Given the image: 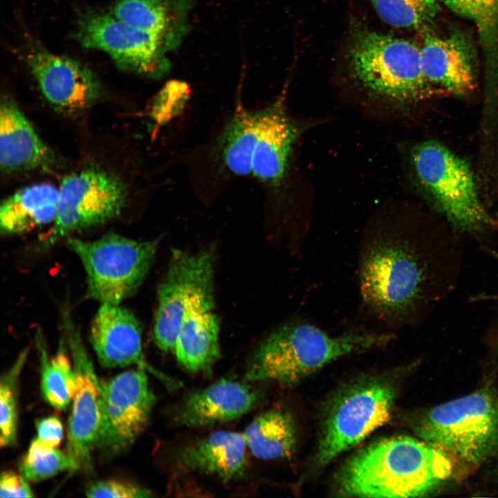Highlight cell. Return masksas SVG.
I'll return each instance as SVG.
<instances>
[{
	"mask_svg": "<svg viewBox=\"0 0 498 498\" xmlns=\"http://www.w3.org/2000/svg\"><path fill=\"white\" fill-rule=\"evenodd\" d=\"M58 194V189L42 183L10 195L0 207L1 232L5 235L21 234L54 221Z\"/></svg>",
	"mask_w": 498,
	"mask_h": 498,
	"instance_id": "7402d4cb",
	"label": "cell"
},
{
	"mask_svg": "<svg viewBox=\"0 0 498 498\" xmlns=\"http://www.w3.org/2000/svg\"><path fill=\"white\" fill-rule=\"evenodd\" d=\"M62 326L71 351L77 382L68 419L66 452L75 470H89L100 432V380L67 306L62 308Z\"/></svg>",
	"mask_w": 498,
	"mask_h": 498,
	"instance_id": "4fadbf2b",
	"label": "cell"
},
{
	"mask_svg": "<svg viewBox=\"0 0 498 498\" xmlns=\"http://www.w3.org/2000/svg\"><path fill=\"white\" fill-rule=\"evenodd\" d=\"M214 293L199 297L181 324L173 353L193 374H210L220 357L219 320L214 311Z\"/></svg>",
	"mask_w": 498,
	"mask_h": 498,
	"instance_id": "d6986e66",
	"label": "cell"
},
{
	"mask_svg": "<svg viewBox=\"0 0 498 498\" xmlns=\"http://www.w3.org/2000/svg\"><path fill=\"white\" fill-rule=\"evenodd\" d=\"M448 453L423 441L397 436L378 441L353 456L340 471V489L360 497H416L451 474Z\"/></svg>",
	"mask_w": 498,
	"mask_h": 498,
	"instance_id": "7a4b0ae2",
	"label": "cell"
},
{
	"mask_svg": "<svg viewBox=\"0 0 498 498\" xmlns=\"http://www.w3.org/2000/svg\"><path fill=\"white\" fill-rule=\"evenodd\" d=\"M395 396L393 384L382 378L359 381L342 391L325 418L316 465H327L386 423Z\"/></svg>",
	"mask_w": 498,
	"mask_h": 498,
	"instance_id": "ba28073f",
	"label": "cell"
},
{
	"mask_svg": "<svg viewBox=\"0 0 498 498\" xmlns=\"http://www.w3.org/2000/svg\"><path fill=\"white\" fill-rule=\"evenodd\" d=\"M187 6L185 0H118L112 15L132 27L164 35L178 44Z\"/></svg>",
	"mask_w": 498,
	"mask_h": 498,
	"instance_id": "603a6c76",
	"label": "cell"
},
{
	"mask_svg": "<svg viewBox=\"0 0 498 498\" xmlns=\"http://www.w3.org/2000/svg\"><path fill=\"white\" fill-rule=\"evenodd\" d=\"M58 192L54 225L41 238L45 249L73 232L100 225L119 216L127 199L125 187L117 177L94 169L67 176Z\"/></svg>",
	"mask_w": 498,
	"mask_h": 498,
	"instance_id": "9c48e42d",
	"label": "cell"
},
{
	"mask_svg": "<svg viewBox=\"0 0 498 498\" xmlns=\"http://www.w3.org/2000/svg\"><path fill=\"white\" fill-rule=\"evenodd\" d=\"M492 326L495 329V331L498 333V316L497 317L495 321L492 323Z\"/></svg>",
	"mask_w": 498,
	"mask_h": 498,
	"instance_id": "836d02e7",
	"label": "cell"
},
{
	"mask_svg": "<svg viewBox=\"0 0 498 498\" xmlns=\"http://www.w3.org/2000/svg\"><path fill=\"white\" fill-rule=\"evenodd\" d=\"M54 157L10 98L0 107V166L5 172L49 167Z\"/></svg>",
	"mask_w": 498,
	"mask_h": 498,
	"instance_id": "44dd1931",
	"label": "cell"
},
{
	"mask_svg": "<svg viewBox=\"0 0 498 498\" xmlns=\"http://www.w3.org/2000/svg\"><path fill=\"white\" fill-rule=\"evenodd\" d=\"M76 38L85 48L109 54L120 68L154 77L167 71L165 53L178 44L164 35L136 28L113 15L98 12L80 18Z\"/></svg>",
	"mask_w": 498,
	"mask_h": 498,
	"instance_id": "8fae6325",
	"label": "cell"
},
{
	"mask_svg": "<svg viewBox=\"0 0 498 498\" xmlns=\"http://www.w3.org/2000/svg\"><path fill=\"white\" fill-rule=\"evenodd\" d=\"M419 49L423 73L432 90L464 95L474 89V59L463 37L426 34Z\"/></svg>",
	"mask_w": 498,
	"mask_h": 498,
	"instance_id": "e0dca14e",
	"label": "cell"
},
{
	"mask_svg": "<svg viewBox=\"0 0 498 498\" xmlns=\"http://www.w3.org/2000/svg\"><path fill=\"white\" fill-rule=\"evenodd\" d=\"M27 62L45 98L62 113L81 112L100 96L98 78L77 60L36 47L28 53Z\"/></svg>",
	"mask_w": 498,
	"mask_h": 498,
	"instance_id": "5bb4252c",
	"label": "cell"
},
{
	"mask_svg": "<svg viewBox=\"0 0 498 498\" xmlns=\"http://www.w3.org/2000/svg\"><path fill=\"white\" fill-rule=\"evenodd\" d=\"M424 441L470 463L498 445V396L487 389L435 406L416 427Z\"/></svg>",
	"mask_w": 498,
	"mask_h": 498,
	"instance_id": "5b68a950",
	"label": "cell"
},
{
	"mask_svg": "<svg viewBox=\"0 0 498 498\" xmlns=\"http://www.w3.org/2000/svg\"><path fill=\"white\" fill-rule=\"evenodd\" d=\"M257 113L252 174L263 182L277 185L286 172L298 131L285 111L283 97Z\"/></svg>",
	"mask_w": 498,
	"mask_h": 498,
	"instance_id": "ffe728a7",
	"label": "cell"
},
{
	"mask_svg": "<svg viewBox=\"0 0 498 498\" xmlns=\"http://www.w3.org/2000/svg\"><path fill=\"white\" fill-rule=\"evenodd\" d=\"M90 341L100 364L106 368L137 365L160 379L168 388L179 382L151 367L142 347V329L135 315L120 304L102 303L90 329Z\"/></svg>",
	"mask_w": 498,
	"mask_h": 498,
	"instance_id": "9a60e30c",
	"label": "cell"
},
{
	"mask_svg": "<svg viewBox=\"0 0 498 498\" xmlns=\"http://www.w3.org/2000/svg\"><path fill=\"white\" fill-rule=\"evenodd\" d=\"M19 469L27 480L41 481L65 470H75L68 454L57 448L42 444L34 439L19 463Z\"/></svg>",
	"mask_w": 498,
	"mask_h": 498,
	"instance_id": "83f0119b",
	"label": "cell"
},
{
	"mask_svg": "<svg viewBox=\"0 0 498 498\" xmlns=\"http://www.w3.org/2000/svg\"><path fill=\"white\" fill-rule=\"evenodd\" d=\"M357 271L363 308L393 333L419 326L452 291L459 250L448 234L382 219L360 238Z\"/></svg>",
	"mask_w": 498,
	"mask_h": 498,
	"instance_id": "6da1fadb",
	"label": "cell"
},
{
	"mask_svg": "<svg viewBox=\"0 0 498 498\" xmlns=\"http://www.w3.org/2000/svg\"><path fill=\"white\" fill-rule=\"evenodd\" d=\"M37 439L42 444L57 448L62 439L63 426L60 420L54 416L42 418L36 423Z\"/></svg>",
	"mask_w": 498,
	"mask_h": 498,
	"instance_id": "d6a6232c",
	"label": "cell"
},
{
	"mask_svg": "<svg viewBox=\"0 0 498 498\" xmlns=\"http://www.w3.org/2000/svg\"><path fill=\"white\" fill-rule=\"evenodd\" d=\"M347 56L357 80L389 100L414 101L432 91L423 73L419 47L408 40L358 26Z\"/></svg>",
	"mask_w": 498,
	"mask_h": 498,
	"instance_id": "277c9868",
	"label": "cell"
},
{
	"mask_svg": "<svg viewBox=\"0 0 498 498\" xmlns=\"http://www.w3.org/2000/svg\"><path fill=\"white\" fill-rule=\"evenodd\" d=\"M246 445L257 458L274 460L291 456L297 443L292 416L282 409H270L257 416L243 432Z\"/></svg>",
	"mask_w": 498,
	"mask_h": 498,
	"instance_id": "cb8c5ba5",
	"label": "cell"
},
{
	"mask_svg": "<svg viewBox=\"0 0 498 498\" xmlns=\"http://www.w3.org/2000/svg\"><path fill=\"white\" fill-rule=\"evenodd\" d=\"M146 370L138 367L100 381V432L98 447L116 453L145 427L156 402Z\"/></svg>",
	"mask_w": 498,
	"mask_h": 498,
	"instance_id": "7c38bea8",
	"label": "cell"
},
{
	"mask_svg": "<svg viewBox=\"0 0 498 498\" xmlns=\"http://www.w3.org/2000/svg\"><path fill=\"white\" fill-rule=\"evenodd\" d=\"M412 163L421 185L456 229L479 234L495 225L479 200L464 160L443 145L427 141L413 149Z\"/></svg>",
	"mask_w": 498,
	"mask_h": 498,
	"instance_id": "52a82bcc",
	"label": "cell"
},
{
	"mask_svg": "<svg viewBox=\"0 0 498 498\" xmlns=\"http://www.w3.org/2000/svg\"><path fill=\"white\" fill-rule=\"evenodd\" d=\"M473 22L477 28L488 66L498 62V0H438Z\"/></svg>",
	"mask_w": 498,
	"mask_h": 498,
	"instance_id": "4316f807",
	"label": "cell"
},
{
	"mask_svg": "<svg viewBox=\"0 0 498 498\" xmlns=\"http://www.w3.org/2000/svg\"><path fill=\"white\" fill-rule=\"evenodd\" d=\"M387 331H351L332 335L304 319L288 321L255 349L245 371L248 382L293 385L342 357L387 346Z\"/></svg>",
	"mask_w": 498,
	"mask_h": 498,
	"instance_id": "3957f363",
	"label": "cell"
},
{
	"mask_svg": "<svg viewBox=\"0 0 498 498\" xmlns=\"http://www.w3.org/2000/svg\"><path fill=\"white\" fill-rule=\"evenodd\" d=\"M257 132V111H238L225 128L218 147L224 165L231 173L252 174Z\"/></svg>",
	"mask_w": 498,
	"mask_h": 498,
	"instance_id": "d4e9b609",
	"label": "cell"
},
{
	"mask_svg": "<svg viewBox=\"0 0 498 498\" xmlns=\"http://www.w3.org/2000/svg\"><path fill=\"white\" fill-rule=\"evenodd\" d=\"M379 17L398 28H415L430 21L439 10L438 0H370Z\"/></svg>",
	"mask_w": 498,
	"mask_h": 498,
	"instance_id": "f546056e",
	"label": "cell"
},
{
	"mask_svg": "<svg viewBox=\"0 0 498 498\" xmlns=\"http://www.w3.org/2000/svg\"><path fill=\"white\" fill-rule=\"evenodd\" d=\"M28 348L18 355L12 366L2 375L0 384V445L16 443L17 430V380L28 355Z\"/></svg>",
	"mask_w": 498,
	"mask_h": 498,
	"instance_id": "f1b7e54d",
	"label": "cell"
},
{
	"mask_svg": "<svg viewBox=\"0 0 498 498\" xmlns=\"http://www.w3.org/2000/svg\"><path fill=\"white\" fill-rule=\"evenodd\" d=\"M67 245L84 268L87 296L100 304H120L143 283L154 260L158 241L109 233L91 241L71 237Z\"/></svg>",
	"mask_w": 498,
	"mask_h": 498,
	"instance_id": "8992f818",
	"label": "cell"
},
{
	"mask_svg": "<svg viewBox=\"0 0 498 498\" xmlns=\"http://www.w3.org/2000/svg\"><path fill=\"white\" fill-rule=\"evenodd\" d=\"M27 479L21 474L12 471H4L1 474L0 497H34Z\"/></svg>",
	"mask_w": 498,
	"mask_h": 498,
	"instance_id": "1f68e13d",
	"label": "cell"
},
{
	"mask_svg": "<svg viewBox=\"0 0 498 498\" xmlns=\"http://www.w3.org/2000/svg\"><path fill=\"white\" fill-rule=\"evenodd\" d=\"M214 254L174 250L158 288L152 338L157 347L172 352L184 315L199 297L214 293Z\"/></svg>",
	"mask_w": 498,
	"mask_h": 498,
	"instance_id": "30bf717a",
	"label": "cell"
},
{
	"mask_svg": "<svg viewBox=\"0 0 498 498\" xmlns=\"http://www.w3.org/2000/svg\"><path fill=\"white\" fill-rule=\"evenodd\" d=\"M36 344L41 360V389L45 400L59 410L66 409L73 399L77 382L75 373L63 342L55 356L47 355L43 334L39 328L36 331Z\"/></svg>",
	"mask_w": 498,
	"mask_h": 498,
	"instance_id": "484cf974",
	"label": "cell"
},
{
	"mask_svg": "<svg viewBox=\"0 0 498 498\" xmlns=\"http://www.w3.org/2000/svg\"><path fill=\"white\" fill-rule=\"evenodd\" d=\"M89 497L138 498L154 495L147 488L118 479H107L92 483L85 490Z\"/></svg>",
	"mask_w": 498,
	"mask_h": 498,
	"instance_id": "4dcf8cb0",
	"label": "cell"
},
{
	"mask_svg": "<svg viewBox=\"0 0 498 498\" xmlns=\"http://www.w3.org/2000/svg\"><path fill=\"white\" fill-rule=\"evenodd\" d=\"M261 392L245 382L221 379L187 394L175 408V423L187 427H205L239 418L254 409Z\"/></svg>",
	"mask_w": 498,
	"mask_h": 498,
	"instance_id": "2e32d148",
	"label": "cell"
},
{
	"mask_svg": "<svg viewBox=\"0 0 498 498\" xmlns=\"http://www.w3.org/2000/svg\"><path fill=\"white\" fill-rule=\"evenodd\" d=\"M246 448L243 433L217 431L181 447L175 454L174 465L181 473L214 476L228 483L245 476Z\"/></svg>",
	"mask_w": 498,
	"mask_h": 498,
	"instance_id": "ac0fdd59",
	"label": "cell"
}]
</instances>
